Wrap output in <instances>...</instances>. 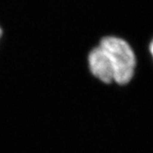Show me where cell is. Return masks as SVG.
I'll use <instances>...</instances> for the list:
<instances>
[{"instance_id":"6da1fadb","label":"cell","mask_w":153,"mask_h":153,"mask_svg":"<svg viewBox=\"0 0 153 153\" xmlns=\"http://www.w3.org/2000/svg\"><path fill=\"white\" fill-rule=\"evenodd\" d=\"M99 46L107 56L114 74V82L124 85L132 79L136 69V56L133 49L125 40L115 37H104Z\"/></svg>"},{"instance_id":"7a4b0ae2","label":"cell","mask_w":153,"mask_h":153,"mask_svg":"<svg viewBox=\"0 0 153 153\" xmlns=\"http://www.w3.org/2000/svg\"><path fill=\"white\" fill-rule=\"evenodd\" d=\"M89 67L92 75L102 82H114V74L110 61L99 45L90 53Z\"/></svg>"},{"instance_id":"3957f363","label":"cell","mask_w":153,"mask_h":153,"mask_svg":"<svg viewBox=\"0 0 153 153\" xmlns=\"http://www.w3.org/2000/svg\"><path fill=\"white\" fill-rule=\"evenodd\" d=\"M149 50H150V53H151V56L153 57V40L150 43V46H149Z\"/></svg>"},{"instance_id":"277c9868","label":"cell","mask_w":153,"mask_h":153,"mask_svg":"<svg viewBox=\"0 0 153 153\" xmlns=\"http://www.w3.org/2000/svg\"><path fill=\"white\" fill-rule=\"evenodd\" d=\"M1 33H2V30H1V29H0V36H1Z\"/></svg>"}]
</instances>
